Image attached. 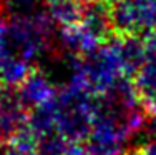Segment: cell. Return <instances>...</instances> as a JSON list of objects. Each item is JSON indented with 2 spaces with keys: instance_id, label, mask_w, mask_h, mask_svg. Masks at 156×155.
Returning a JSON list of instances; mask_svg holds the SVG:
<instances>
[{
  "instance_id": "6da1fadb",
  "label": "cell",
  "mask_w": 156,
  "mask_h": 155,
  "mask_svg": "<svg viewBox=\"0 0 156 155\" xmlns=\"http://www.w3.org/2000/svg\"><path fill=\"white\" fill-rule=\"evenodd\" d=\"M93 97L81 83H73L57 90L51 98L57 130L72 145L83 143L93 127Z\"/></svg>"
},
{
  "instance_id": "8992f818",
  "label": "cell",
  "mask_w": 156,
  "mask_h": 155,
  "mask_svg": "<svg viewBox=\"0 0 156 155\" xmlns=\"http://www.w3.org/2000/svg\"><path fill=\"white\" fill-rule=\"evenodd\" d=\"M115 54L121 64L125 75L133 79L146 62V45L141 35H116L111 40Z\"/></svg>"
},
{
  "instance_id": "ba28073f",
  "label": "cell",
  "mask_w": 156,
  "mask_h": 155,
  "mask_svg": "<svg viewBox=\"0 0 156 155\" xmlns=\"http://www.w3.org/2000/svg\"><path fill=\"white\" fill-rule=\"evenodd\" d=\"M136 94L150 113L156 112V58H146L143 67L133 77Z\"/></svg>"
},
{
  "instance_id": "5b68a950",
  "label": "cell",
  "mask_w": 156,
  "mask_h": 155,
  "mask_svg": "<svg viewBox=\"0 0 156 155\" xmlns=\"http://www.w3.org/2000/svg\"><path fill=\"white\" fill-rule=\"evenodd\" d=\"M78 27L95 45H105L116 37L108 0H90L83 3Z\"/></svg>"
},
{
  "instance_id": "7a4b0ae2",
  "label": "cell",
  "mask_w": 156,
  "mask_h": 155,
  "mask_svg": "<svg viewBox=\"0 0 156 155\" xmlns=\"http://www.w3.org/2000/svg\"><path fill=\"white\" fill-rule=\"evenodd\" d=\"M123 75L125 72L110 42L81 55L80 83L93 95L105 92Z\"/></svg>"
},
{
  "instance_id": "277c9868",
  "label": "cell",
  "mask_w": 156,
  "mask_h": 155,
  "mask_svg": "<svg viewBox=\"0 0 156 155\" xmlns=\"http://www.w3.org/2000/svg\"><path fill=\"white\" fill-rule=\"evenodd\" d=\"M30 110L25 107L18 87L0 85V147L13 140L27 127Z\"/></svg>"
},
{
  "instance_id": "3957f363",
  "label": "cell",
  "mask_w": 156,
  "mask_h": 155,
  "mask_svg": "<svg viewBox=\"0 0 156 155\" xmlns=\"http://www.w3.org/2000/svg\"><path fill=\"white\" fill-rule=\"evenodd\" d=\"M116 35L146 37L156 32V0H118L111 3Z\"/></svg>"
},
{
  "instance_id": "30bf717a",
  "label": "cell",
  "mask_w": 156,
  "mask_h": 155,
  "mask_svg": "<svg viewBox=\"0 0 156 155\" xmlns=\"http://www.w3.org/2000/svg\"><path fill=\"white\" fill-rule=\"evenodd\" d=\"M0 10L7 20L47 17V0H0Z\"/></svg>"
},
{
  "instance_id": "4fadbf2b",
  "label": "cell",
  "mask_w": 156,
  "mask_h": 155,
  "mask_svg": "<svg viewBox=\"0 0 156 155\" xmlns=\"http://www.w3.org/2000/svg\"><path fill=\"white\" fill-rule=\"evenodd\" d=\"M108 2H110V3H115V2H118V0H108Z\"/></svg>"
},
{
  "instance_id": "9c48e42d",
  "label": "cell",
  "mask_w": 156,
  "mask_h": 155,
  "mask_svg": "<svg viewBox=\"0 0 156 155\" xmlns=\"http://www.w3.org/2000/svg\"><path fill=\"white\" fill-rule=\"evenodd\" d=\"M83 3L80 0H47L48 17L58 28L78 25Z\"/></svg>"
},
{
  "instance_id": "8fae6325",
  "label": "cell",
  "mask_w": 156,
  "mask_h": 155,
  "mask_svg": "<svg viewBox=\"0 0 156 155\" xmlns=\"http://www.w3.org/2000/svg\"><path fill=\"white\" fill-rule=\"evenodd\" d=\"M133 155H156V140H148L141 143L140 147H136Z\"/></svg>"
},
{
  "instance_id": "7c38bea8",
  "label": "cell",
  "mask_w": 156,
  "mask_h": 155,
  "mask_svg": "<svg viewBox=\"0 0 156 155\" xmlns=\"http://www.w3.org/2000/svg\"><path fill=\"white\" fill-rule=\"evenodd\" d=\"M68 155H95V153L87 152V150L83 149V145L78 143V145H72V150H70ZM116 155H123V153H116Z\"/></svg>"
},
{
  "instance_id": "52a82bcc",
  "label": "cell",
  "mask_w": 156,
  "mask_h": 155,
  "mask_svg": "<svg viewBox=\"0 0 156 155\" xmlns=\"http://www.w3.org/2000/svg\"><path fill=\"white\" fill-rule=\"evenodd\" d=\"M57 90V85L40 67H33L25 80L18 85V94L28 110L50 102Z\"/></svg>"
},
{
  "instance_id": "5bb4252c",
  "label": "cell",
  "mask_w": 156,
  "mask_h": 155,
  "mask_svg": "<svg viewBox=\"0 0 156 155\" xmlns=\"http://www.w3.org/2000/svg\"><path fill=\"white\" fill-rule=\"evenodd\" d=\"M80 2H81V3H85V2H90V0H80Z\"/></svg>"
}]
</instances>
